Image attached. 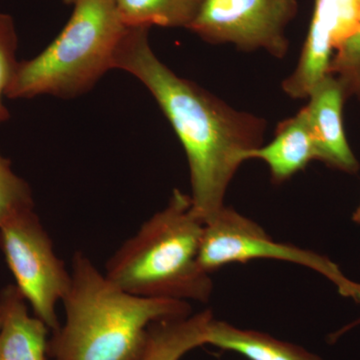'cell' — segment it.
<instances>
[{
    "label": "cell",
    "mask_w": 360,
    "mask_h": 360,
    "mask_svg": "<svg viewBox=\"0 0 360 360\" xmlns=\"http://www.w3.org/2000/svg\"><path fill=\"white\" fill-rule=\"evenodd\" d=\"M148 32L127 27L115 70L136 77L172 124L188 161L193 212L205 224L225 206L227 189L246 156L264 144L266 122L179 77L156 56Z\"/></svg>",
    "instance_id": "1"
},
{
    "label": "cell",
    "mask_w": 360,
    "mask_h": 360,
    "mask_svg": "<svg viewBox=\"0 0 360 360\" xmlns=\"http://www.w3.org/2000/svg\"><path fill=\"white\" fill-rule=\"evenodd\" d=\"M65 322L51 333L53 360H137L153 322L193 314L191 303L130 295L84 253L73 255Z\"/></svg>",
    "instance_id": "2"
},
{
    "label": "cell",
    "mask_w": 360,
    "mask_h": 360,
    "mask_svg": "<svg viewBox=\"0 0 360 360\" xmlns=\"http://www.w3.org/2000/svg\"><path fill=\"white\" fill-rule=\"evenodd\" d=\"M205 225L189 194L174 189L167 206L113 253L104 274L135 296L208 302L213 283L200 262Z\"/></svg>",
    "instance_id": "3"
},
{
    "label": "cell",
    "mask_w": 360,
    "mask_h": 360,
    "mask_svg": "<svg viewBox=\"0 0 360 360\" xmlns=\"http://www.w3.org/2000/svg\"><path fill=\"white\" fill-rule=\"evenodd\" d=\"M65 28L39 56L20 61L7 90L11 99L72 98L110 70L127 27L113 0H77Z\"/></svg>",
    "instance_id": "4"
},
{
    "label": "cell",
    "mask_w": 360,
    "mask_h": 360,
    "mask_svg": "<svg viewBox=\"0 0 360 360\" xmlns=\"http://www.w3.org/2000/svg\"><path fill=\"white\" fill-rule=\"evenodd\" d=\"M255 259L279 260L307 267L326 277L341 295L360 302V283L345 276L333 260L314 251L274 240L257 222L224 206L205 222L200 250L201 266L212 274L225 265Z\"/></svg>",
    "instance_id": "5"
},
{
    "label": "cell",
    "mask_w": 360,
    "mask_h": 360,
    "mask_svg": "<svg viewBox=\"0 0 360 360\" xmlns=\"http://www.w3.org/2000/svg\"><path fill=\"white\" fill-rule=\"evenodd\" d=\"M0 250L33 315L51 333L60 328L56 307L70 290L71 272L56 255L35 210L0 226Z\"/></svg>",
    "instance_id": "6"
},
{
    "label": "cell",
    "mask_w": 360,
    "mask_h": 360,
    "mask_svg": "<svg viewBox=\"0 0 360 360\" xmlns=\"http://www.w3.org/2000/svg\"><path fill=\"white\" fill-rule=\"evenodd\" d=\"M298 8V0H203L187 30L208 44L264 51L281 59L290 49L286 28Z\"/></svg>",
    "instance_id": "7"
},
{
    "label": "cell",
    "mask_w": 360,
    "mask_h": 360,
    "mask_svg": "<svg viewBox=\"0 0 360 360\" xmlns=\"http://www.w3.org/2000/svg\"><path fill=\"white\" fill-rule=\"evenodd\" d=\"M359 26L360 0H315L300 60L281 85L286 96L307 99L315 85L328 75L333 51L352 39Z\"/></svg>",
    "instance_id": "8"
},
{
    "label": "cell",
    "mask_w": 360,
    "mask_h": 360,
    "mask_svg": "<svg viewBox=\"0 0 360 360\" xmlns=\"http://www.w3.org/2000/svg\"><path fill=\"white\" fill-rule=\"evenodd\" d=\"M304 106L314 135L317 161L326 167L356 174L360 163L348 143L342 110L345 98L340 82L333 75L322 78L311 91Z\"/></svg>",
    "instance_id": "9"
},
{
    "label": "cell",
    "mask_w": 360,
    "mask_h": 360,
    "mask_svg": "<svg viewBox=\"0 0 360 360\" xmlns=\"http://www.w3.org/2000/svg\"><path fill=\"white\" fill-rule=\"evenodd\" d=\"M0 360H47L51 329L30 314L28 303L14 284L0 290Z\"/></svg>",
    "instance_id": "10"
},
{
    "label": "cell",
    "mask_w": 360,
    "mask_h": 360,
    "mask_svg": "<svg viewBox=\"0 0 360 360\" xmlns=\"http://www.w3.org/2000/svg\"><path fill=\"white\" fill-rule=\"evenodd\" d=\"M264 161L274 184H283L317 160L309 116L304 108L279 123L274 139L250 151L246 160Z\"/></svg>",
    "instance_id": "11"
},
{
    "label": "cell",
    "mask_w": 360,
    "mask_h": 360,
    "mask_svg": "<svg viewBox=\"0 0 360 360\" xmlns=\"http://www.w3.org/2000/svg\"><path fill=\"white\" fill-rule=\"evenodd\" d=\"M213 319L212 312L206 309L187 316L153 322L137 360H179L194 348L206 345Z\"/></svg>",
    "instance_id": "12"
},
{
    "label": "cell",
    "mask_w": 360,
    "mask_h": 360,
    "mask_svg": "<svg viewBox=\"0 0 360 360\" xmlns=\"http://www.w3.org/2000/svg\"><path fill=\"white\" fill-rule=\"evenodd\" d=\"M206 345L238 352L250 360H322L298 345L214 319L208 328Z\"/></svg>",
    "instance_id": "13"
},
{
    "label": "cell",
    "mask_w": 360,
    "mask_h": 360,
    "mask_svg": "<svg viewBox=\"0 0 360 360\" xmlns=\"http://www.w3.org/2000/svg\"><path fill=\"white\" fill-rule=\"evenodd\" d=\"M127 27L188 28L203 0H113Z\"/></svg>",
    "instance_id": "14"
},
{
    "label": "cell",
    "mask_w": 360,
    "mask_h": 360,
    "mask_svg": "<svg viewBox=\"0 0 360 360\" xmlns=\"http://www.w3.org/2000/svg\"><path fill=\"white\" fill-rule=\"evenodd\" d=\"M33 210L34 201L30 184L13 172L11 161L0 153V226Z\"/></svg>",
    "instance_id": "15"
},
{
    "label": "cell",
    "mask_w": 360,
    "mask_h": 360,
    "mask_svg": "<svg viewBox=\"0 0 360 360\" xmlns=\"http://www.w3.org/2000/svg\"><path fill=\"white\" fill-rule=\"evenodd\" d=\"M328 75L340 82L345 98L355 97L360 101V26L333 54Z\"/></svg>",
    "instance_id": "16"
},
{
    "label": "cell",
    "mask_w": 360,
    "mask_h": 360,
    "mask_svg": "<svg viewBox=\"0 0 360 360\" xmlns=\"http://www.w3.org/2000/svg\"><path fill=\"white\" fill-rule=\"evenodd\" d=\"M18 49V35L13 18L0 13V123L7 122L11 116L4 97L20 63L16 58Z\"/></svg>",
    "instance_id": "17"
},
{
    "label": "cell",
    "mask_w": 360,
    "mask_h": 360,
    "mask_svg": "<svg viewBox=\"0 0 360 360\" xmlns=\"http://www.w3.org/2000/svg\"><path fill=\"white\" fill-rule=\"evenodd\" d=\"M352 219L354 224H360V205L357 206L356 210H355L354 212L352 213Z\"/></svg>",
    "instance_id": "18"
},
{
    "label": "cell",
    "mask_w": 360,
    "mask_h": 360,
    "mask_svg": "<svg viewBox=\"0 0 360 360\" xmlns=\"http://www.w3.org/2000/svg\"><path fill=\"white\" fill-rule=\"evenodd\" d=\"M63 1L68 4H73L75 1H77V0H63Z\"/></svg>",
    "instance_id": "19"
},
{
    "label": "cell",
    "mask_w": 360,
    "mask_h": 360,
    "mask_svg": "<svg viewBox=\"0 0 360 360\" xmlns=\"http://www.w3.org/2000/svg\"><path fill=\"white\" fill-rule=\"evenodd\" d=\"M1 321H2V309H1V304H0V326H1Z\"/></svg>",
    "instance_id": "20"
},
{
    "label": "cell",
    "mask_w": 360,
    "mask_h": 360,
    "mask_svg": "<svg viewBox=\"0 0 360 360\" xmlns=\"http://www.w3.org/2000/svg\"><path fill=\"white\" fill-rule=\"evenodd\" d=\"M359 293H360V288H359Z\"/></svg>",
    "instance_id": "21"
}]
</instances>
